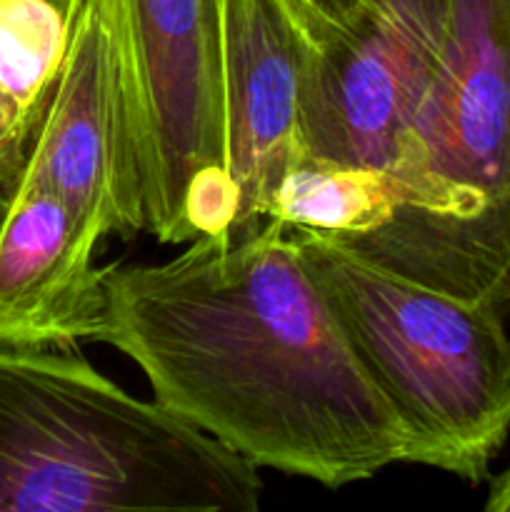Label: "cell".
<instances>
[{"label": "cell", "instance_id": "cell-1", "mask_svg": "<svg viewBox=\"0 0 510 512\" xmlns=\"http://www.w3.org/2000/svg\"><path fill=\"white\" fill-rule=\"evenodd\" d=\"M98 343L255 468L338 490L413 455L283 220L195 238L163 263L108 265Z\"/></svg>", "mask_w": 510, "mask_h": 512}, {"label": "cell", "instance_id": "cell-2", "mask_svg": "<svg viewBox=\"0 0 510 512\" xmlns=\"http://www.w3.org/2000/svg\"><path fill=\"white\" fill-rule=\"evenodd\" d=\"M258 468L80 355L0 345V512H255Z\"/></svg>", "mask_w": 510, "mask_h": 512}, {"label": "cell", "instance_id": "cell-3", "mask_svg": "<svg viewBox=\"0 0 510 512\" xmlns=\"http://www.w3.org/2000/svg\"><path fill=\"white\" fill-rule=\"evenodd\" d=\"M433 5L428 83L390 170L395 213L343 243L480 300L510 263V0Z\"/></svg>", "mask_w": 510, "mask_h": 512}, {"label": "cell", "instance_id": "cell-4", "mask_svg": "<svg viewBox=\"0 0 510 512\" xmlns=\"http://www.w3.org/2000/svg\"><path fill=\"white\" fill-rule=\"evenodd\" d=\"M293 230L355 355L408 428L410 463L470 485L488 480L510 433V348L483 303L333 235Z\"/></svg>", "mask_w": 510, "mask_h": 512}, {"label": "cell", "instance_id": "cell-5", "mask_svg": "<svg viewBox=\"0 0 510 512\" xmlns=\"http://www.w3.org/2000/svg\"><path fill=\"white\" fill-rule=\"evenodd\" d=\"M223 0H120L145 230L190 243V188L225 168Z\"/></svg>", "mask_w": 510, "mask_h": 512}, {"label": "cell", "instance_id": "cell-6", "mask_svg": "<svg viewBox=\"0 0 510 512\" xmlns=\"http://www.w3.org/2000/svg\"><path fill=\"white\" fill-rule=\"evenodd\" d=\"M18 180L60 195L100 245L148 225L120 0H80Z\"/></svg>", "mask_w": 510, "mask_h": 512}, {"label": "cell", "instance_id": "cell-7", "mask_svg": "<svg viewBox=\"0 0 510 512\" xmlns=\"http://www.w3.org/2000/svg\"><path fill=\"white\" fill-rule=\"evenodd\" d=\"M433 38V0H370L340 40L300 43L305 153L390 178L423 100Z\"/></svg>", "mask_w": 510, "mask_h": 512}, {"label": "cell", "instance_id": "cell-8", "mask_svg": "<svg viewBox=\"0 0 510 512\" xmlns=\"http://www.w3.org/2000/svg\"><path fill=\"white\" fill-rule=\"evenodd\" d=\"M98 253L60 195L18 180L0 210V345L98 343L108 275Z\"/></svg>", "mask_w": 510, "mask_h": 512}, {"label": "cell", "instance_id": "cell-9", "mask_svg": "<svg viewBox=\"0 0 510 512\" xmlns=\"http://www.w3.org/2000/svg\"><path fill=\"white\" fill-rule=\"evenodd\" d=\"M225 168L238 188L235 235L270 218L305 153L298 130L300 38L275 0H223Z\"/></svg>", "mask_w": 510, "mask_h": 512}, {"label": "cell", "instance_id": "cell-10", "mask_svg": "<svg viewBox=\"0 0 510 512\" xmlns=\"http://www.w3.org/2000/svg\"><path fill=\"white\" fill-rule=\"evenodd\" d=\"M385 173L303 153L275 190L270 218L290 228L355 240L383 228L395 213Z\"/></svg>", "mask_w": 510, "mask_h": 512}, {"label": "cell", "instance_id": "cell-11", "mask_svg": "<svg viewBox=\"0 0 510 512\" xmlns=\"http://www.w3.org/2000/svg\"><path fill=\"white\" fill-rule=\"evenodd\" d=\"M68 43V20L50 0H0V88L38 123Z\"/></svg>", "mask_w": 510, "mask_h": 512}, {"label": "cell", "instance_id": "cell-12", "mask_svg": "<svg viewBox=\"0 0 510 512\" xmlns=\"http://www.w3.org/2000/svg\"><path fill=\"white\" fill-rule=\"evenodd\" d=\"M370 0H275L305 48L335 43L363 15Z\"/></svg>", "mask_w": 510, "mask_h": 512}, {"label": "cell", "instance_id": "cell-13", "mask_svg": "<svg viewBox=\"0 0 510 512\" xmlns=\"http://www.w3.org/2000/svg\"><path fill=\"white\" fill-rule=\"evenodd\" d=\"M33 128V120L0 88V193L10 195L15 188Z\"/></svg>", "mask_w": 510, "mask_h": 512}, {"label": "cell", "instance_id": "cell-14", "mask_svg": "<svg viewBox=\"0 0 510 512\" xmlns=\"http://www.w3.org/2000/svg\"><path fill=\"white\" fill-rule=\"evenodd\" d=\"M483 308L488 310L490 318L498 323L500 333H503L505 343L510 348V263L505 265V270L500 273V278L495 280L493 288L480 298Z\"/></svg>", "mask_w": 510, "mask_h": 512}, {"label": "cell", "instance_id": "cell-15", "mask_svg": "<svg viewBox=\"0 0 510 512\" xmlns=\"http://www.w3.org/2000/svg\"><path fill=\"white\" fill-rule=\"evenodd\" d=\"M488 512H510V468L493 480L488 500H485Z\"/></svg>", "mask_w": 510, "mask_h": 512}, {"label": "cell", "instance_id": "cell-16", "mask_svg": "<svg viewBox=\"0 0 510 512\" xmlns=\"http://www.w3.org/2000/svg\"><path fill=\"white\" fill-rule=\"evenodd\" d=\"M50 3H55V5H58V8H60V10H63L65 20H68V25H70V20H73L75 10H78L80 0H50Z\"/></svg>", "mask_w": 510, "mask_h": 512}, {"label": "cell", "instance_id": "cell-17", "mask_svg": "<svg viewBox=\"0 0 510 512\" xmlns=\"http://www.w3.org/2000/svg\"><path fill=\"white\" fill-rule=\"evenodd\" d=\"M0 200H3V203H5V200H8V195H5V193H0Z\"/></svg>", "mask_w": 510, "mask_h": 512}, {"label": "cell", "instance_id": "cell-18", "mask_svg": "<svg viewBox=\"0 0 510 512\" xmlns=\"http://www.w3.org/2000/svg\"><path fill=\"white\" fill-rule=\"evenodd\" d=\"M3 205H5V203H3V200H0V210H3Z\"/></svg>", "mask_w": 510, "mask_h": 512}]
</instances>
